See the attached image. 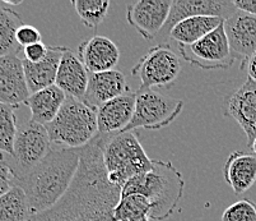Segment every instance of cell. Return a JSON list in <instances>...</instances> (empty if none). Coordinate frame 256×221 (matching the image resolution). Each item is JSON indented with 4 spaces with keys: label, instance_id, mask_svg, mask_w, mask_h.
Segmentation results:
<instances>
[{
    "label": "cell",
    "instance_id": "cell-1",
    "mask_svg": "<svg viewBox=\"0 0 256 221\" xmlns=\"http://www.w3.org/2000/svg\"><path fill=\"white\" fill-rule=\"evenodd\" d=\"M121 188L108 180L97 136L80 148L78 171L68 192L48 210L34 213L28 221H115V207Z\"/></svg>",
    "mask_w": 256,
    "mask_h": 221
},
{
    "label": "cell",
    "instance_id": "cell-31",
    "mask_svg": "<svg viewBox=\"0 0 256 221\" xmlns=\"http://www.w3.org/2000/svg\"><path fill=\"white\" fill-rule=\"evenodd\" d=\"M48 46H46L41 41V43L34 44V45L23 49V55H24V60H27V62L40 63L41 60L45 59L46 55H48Z\"/></svg>",
    "mask_w": 256,
    "mask_h": 221
},
{
    "label": "cell",
    "instance_id": "cell-12",
    "mask_svg": "<svg viewBox=\"0 0 256 221\" xmlns=\"http://www.w3.org/2000/svg\"><path fill=\"white\" fill-rule=\"evenodd\" d=\"M171 0H138L126 6V21L146 40L158 36L171 11Z\"/></svg>",
    "mask_w": 256,
    "mask_h": 221
},
{
    "label": "cell",
    "instance_id": "cell-5",
    "mask_svg": "<svg viewBox=\"0 0 256 221\" xmlns=\"http://www.w3.org/2000/svg\"><path fill=\"white\" fill-rule=\"evenodd\" d=\"M51 145L82 148L98 136L97 114L82 100L68 97L55 119L46 125Z\"/></svg>",
    "mask_w": 256,
    "mask_h": 221
},
{
    "label": "cell",
    "instance_id": "cell-11",
    "mask_svg": "<svg viewBox=\"0 0 256 221\" xmlns=\"http://www.w3.org/2000/svg\"><path fill=\"white\" fill-rule=\"evenodd\" d=\"M223 115L231 116L242 128L250 147L256 138V83L250 78L226 95L222 104Z\"/></svg>",
    "mask_w": 256,
    "mask_h": 221
},
{
    "label": "cell",
    "instance_id": "cell-18",
    "mask_svg": "<svg viewBox=\"0 0 256 221\" xmlns=\"http://www.w3.org/2000/svg\"><path fill=\"white\" fill-rule=\"evenodd\" d=\"M90 81V72L76 51L65 48L60 60L55 85L68 97L83 100Z\"/></svg>",
    "mask_w": 256,
    "mask_h": 221
},
{
    "label": "cell",
    "instance_id": "cell-19",
    "mask_svg": "<svg viewBox=\"0 0 256 221\" xmlns=\"http://www.w3.org/2000/svg\"><path fill=\"white\" fill-rule=\"evenodd\" d=\"M223 176L234 194H244L256 183V156L234 151L226 160Z\"/></svg>",
    "mask_w": 256,
    "mask_h": 221
},
{
    "label": "cell",
    "instance_id": "cell-13",
    "mask_svg": "<svg viewBox=\"0 0 256 221\" xmlns=\"http://www.w3.org/2000/svg\"><path fill=\"white\" fill-rule=\"evenodd\" d=\"M224 31L234 59L244 63L256 53V17L236 11L224 20Z\"/></svg>",
    "mask_w": 256,
    "mask_h": 221
},
{
    "label": "cell",
    "instance_id": "cell-15",
    "mask_svg": "<svg viewBox=\"0 0 256 221\" xmlns=\"http://www.w3.org/2000/svg\"><path fill=\"white\" fill-rule=\"evenodd\" d=\"M136 92H126L106 102L96 110L98 134H116L125 132L136 111Z\"/></svg>",
    "mask_w": 256,
    "mask_h": 221
},
{
    "label": "cell",
    "instance_id": "cell-34",
    "mask_svg": "<svg viewBox=\"0 0 256 221\" xmlns=\"http://www.w3.org/2000/svg\"><path fill=\"white\" fill-rule=\"evenodd\" d=\"M250 148H251V150H252L254 155H255V156H256V138H255V139H254V142H252V143H251Z\"/></svg>",
    "mask_w": 256,
    "mask_h": 221
},
{
    "label": "cell",
    "instance_id": "cell-21",
    "mask_svg": "<svg viewBox=\"0 0 256 221\" xmlns=\"http://www.w3.org/2000/svg\"><path fill=\"white\" fill-rule=\"evenodd\" d=\"M66 95L56 85L31 94L24 104L31 111L30 120L46 127L55 119V116L64 105Z\"/></svg>",
    "mask_w": 256,
    "mask_h": 221
},
{
    "label": "cell",
    "instance_id": "cell-26",
    "mask_svg": "<svg viewBox=\"0 0 256 221\" xmlns=\"http://www.w3.org/2000/svg\"><path fill=\"white\" fill-rule=\"evenodd\" d=\"M72 4L83 25L93 30L104 22L110 8L108 0H74Z\"/></svg>",
    "mask_w": 256,
    "mask_h": 221
},
{
    "label": "cell",
    "instance_id": "cell-10",
    "mask_svg": "<svg viewBox=\"0 0 256 221\" xmlns=\"http://www.w3.org/2000/svg\"><path fill=\"white\" fill-rule=\"evenodd\" d=\"M236 11L234 3L228 0H174L168 18L154 41H158L157 45H168L172 29L186 18L206 16L227 20Z\"/></svg>",
    "mask_w": 256,
    "mask_h": 221
},
{
    "label": "cell",
    "instance_id": "cell-20",
    "mask_svg": "<svg viewBox=\"0 0 256 221\" xmlns=\"http://www.w3.org/2000/svg\"><path fill=\"white\" fill-rule=\"evenodd\" d=\"M64 50V46H48V55L40 63H30L23 59V68L30 94H34L55 85Z\"/></svg>",
    "mask_w": 256,
    "mask_h": 221
},
{
    "label": "cell",
    "instance_id": "cell-17",
    "mask_svg": "<svg viewBox=\"0 0 256 221\" xmlns=\"http://www.w3.org/2000/svg\"><path fill=\"white\" fill-rule=\"evenodd\" d=\"M78 57L90 73L112 71L120 60V50L111 39L94 35L79 45Z\"/></svg>",
    "mask_w": 256,
    "mask_h": 221
},
{
    "label": "cell",
    "instance_id": "cell-4",
    "mask_svg": "<svg viewBox=\"0 0 256 221\" xmlns=\"http://www.w3.org/2000/svg\"><path fill=\"white\" fill-rule=\"evenodd\" d=\"M98 136L104 169L112 184L122 189L130 179L152 170L153 160L146 155L136 131Z\"/></svg>",
    "mask_w": 256,
    "mask_h": 221
},
{
    "label": "cell",
    "instance_id": "cell-6",
    "mask_svg": "<svg viewBox=\"0 0 256 221\" xmlns=\"http://www.w3.org/2000/svg\"><path fill=\"white\" fill-rule=\"evenodd\" d=\"M50 137L45 125L28 120L18 128L13 155L6 159L16 176V181L24 178L51 150Z\"/></svg>",
    "mask_w": 256,
    "mask_h": 221
},
{
    "label": "cell",
    "instance_id": "cell-22",
    "mask_svg": "<svg viewBox=\"0 0 256 221\" xmlns=\"http://www.w3.org/2000/svg\"><path fill=\"white\" fill-rule=\"evenodd\" d=\"M223 22V18L206 16L186 18L172 29L170 40L176 41L178 45H192L220 27Z\"/></svg>",
    "mask_w": 256,
    "mask_h": 221
},
{
    "label": "cell",
    "instance_id": "cell-2",
    "mask_svg": "<svg viewBox=\"0 0 256 221\" xmlns=\"http://www.w3.org/2000/svg\"><path fill=\"white\" fill-rule=\"evenodd\" d=\"M79 162L80 148L52 146L34 170L16 181L26 193L34 215L48 210L64 197L76 178Z\"/></svg>",
    "mask_w": 256,
    "mask_h": 221
},
{
    "label": "cell",
    "instance_id": "cell-27",
    "mask_svg": "<svg viewBox=\"0 0 256 221\" xmlns=\"http://www.w3.org/2000/svg\"><path fill=\"white\" fill-rule=\"evenodd\" d=\"M16 109L14 106L0 102V152L3 155H13L18 132Z\"/></svg>",
    "mask_w": 256,
    "mask_h": 221
},
{
    "label": "cell",
    "instance_id": "cell-14",
    "mask_svg": "<svg viewBox=\"0 0 256 221\" xmlns=\"http://www.w3.org/2000/svg\"><path fill=\"white\" fill-rule=\"evenodd\" d=\"M23 68V60L17 55L0 58V102L18 108L30 97Z\"/></svg>",
    "mask_w": 256,
    "mask_h": 221
},
{
    "label": "cell",
    "instance_id": "cell-30",
    "mask_svg": "<svg viewBox=\"0 0 256 221\" xmlns=\"http://www.w3.org/2000/svg\"><path fill=\"white\" fill-rule=\"evenodd\" d=\"M16 185V176L12 167L6 162L3 153H0V197Z\"/></svg>",
    "mask_w": 256,
    "mask_h": 221
},
{
    "label": "cell",
    "instance_id": "cell-29",
    "mask_svg": "<svg viewBox=\"0 0 256 221\" xmlns=\"http://www.w3.org/2000/svg\"><path fill=\"white\" fill-rule=\"evenodd\" d=\"M16 39H17L18 45H20L22 49L42 41L41 32H40L34 26L24 25V23H23L20 29H18L17 35H16Z\"/></svg>",
    "mask_w": 256,
    "mask_h": 221
},
{
    "label": "cell",
    "instance_id": "cell-8",
    "mask_svg": "<svg viewBox=\"0 0 256 221\" xmlns=\"http://www.w3.org/2000/svg\"><path fill=\"white\" fill-rule=\"evenodd\" d=\"M181 60L170 45H156L139 59L132 74L140 80V90L170 87L181 73Z\"/></svg>",
    "mask_w": 256,
    "mask_h": 221
},
{
    "label": "cell",
    "instance_id": "cell-28",
    "mask_svg": "<svg viewBox=\"0 0 256 221\" xmlns=\"http://www.w3.org/2000/svg\"><path fill=\"white\" fill-rule=\"evenodd\" d=\"M222 221H256V203L242 198L228 206L222 213Z\"/></svg>",
    "mask_w": 256,
    "mask_h": 221
},
{
    "label": "cell",
    "instance_id": "cell-23",
    "mask_svg": "<svg viewBox=\"0 0 256 221\" xmlns=\"http://www.w3.org/2000/svg\"><path fill=\"white\" fill-rule=\"evenodd\" d=\"M23 25L22 17L17 12L0 3V58L17 55L20 51L16 35Z\"/></svg>",
    "mask_w": 256,
    "mask_h": 221
},
{
    "label": "cell",
    "instance_id": "cell-33",
    "mask_svg": "<svg viewBox=\"0 0 256 221\" xmlns=\"http://www.w3.org/2000/svg\"><path fill=\"white\" fill-rule=\"evenodd\" d=\"M241 69H245L248 73V78L256 83V53L251 55L248 60L241 63Z\"/></svg>",
    "mask_w": 256,
    "mask_h": 221
},
{
    "label": "cell",
    "instance_id": "cell-24",
    "mask_svg": "<svg viewBox=\"0 0 256 221\" xmlns=\"http://www.w3.org/2000/svg\"><path fill=\"white\" fill-rule=\"evenodd\" d=\"M32 215L26 193L18 185L0 197V221H28Z\"/></svg>",
    "mask_w": 256,
    "mask_h": 221
},
{
    "label": "cell",
    "instance_id": "cell-7",
    "mask_svg": "<svg viewBox=\"0 0 256 221\" xmlns=\"http://www.w3.org/2000/svg\"><path fill=\"white\" fill-rule=\"evenodd\" d=\"M184 101L168 96L156 90L136 91V111L126 131H136L144 128L148 131H157L171 124L181 114Z\"/></svg>",
    "mask_w": 256,
    "mask_h": 221
},
{
    "label": "cell",
    "instance_id": "cell-9",
    "mask_svg": "<svg viewBox=\"0 0 256 221\" xmlns=\"http://www.w3.org/2000/svg\"><path fill=\"white\" fill-rule=\"evenodd\" d=\"M178 54L188 64L204 71L227 69L236 62L226 35L224 22L202 40L192 45H178Z\"/></svg>",
    "mask_w": 256,
    "mask_h": 221
},
{
    "label": "cell",
    "instance_id": "cell-3",
    "mask_svg": "<svg viewBox=\"0 0 256 221\" xmlns=\"http://www.w3.org/2000/svg\"><path fill=\"white\" fill-rule=\"evenodd\" d=\"M185 190V180L171 161L153 160L152 170L130 179L121 194L140 193L150 203V220L164 221L176 211Z\"/></svg>",
    "mask_w": 256,
    "mask_h": 221
},
{
    "label": "cell",
    "instance_id": "cell-25",
    "mask_svg": "<svg viewBox=\"0 0 256 221\" xmlns=\"http://www.w3.org/2000/svg\"><path fill=\"white\" fill-rule=\"evenodd\" d=\"M114 216L115 221H150V203L140 193L121 194Z\"/></svg>",
    "mask_w": 256,
    "mask_h": 221
},
{
    "label": "cell",
    "instance_id": "cell-16",
    "mask_svg": "<svg viewBox=\"0 0 256 221\" xmlns=\"http://www.w3.org/2000/svg\"><path fill=\"white\" fill-rule=\"evenodd\" d=\"M129 91L126 78L118 69L102 73H90V81L82 101L93 110H97L101 105Z\"/></svg>",
    "mask_w": 256,
    "mask_h": 221
},
{
    "label": "cell",
    "instance_id": "cell-32",
    "mask_svg": "<svg viewBox=\"0 0 256 221\" xmlns=\"http://www.w3.org/2000/svg\"><path fill=\"white\" fill-rule=\"evenodd\" d=\"M232 3L237 11L245 12L248 15L256 17V0H234Z\"/></svg>",
    "mask_w": 256,
    "mask_h": 221
}]
</instances>
